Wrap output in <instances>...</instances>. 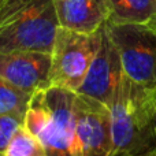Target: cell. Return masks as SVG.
<instances>
[{"label":"cell","mask_w":156,"mask_h":156,"mask_svg":"<svg viewBox=\"0 0 156 156\" xmlns=\"http://www.w3.org/2000/svg\"><path fill=\"white\" fill-rule=\"evenodd\" d=\"M108 107L114 141L111 156H144L156 152L154 92L123 74Z\"/></svg>","instance_id":"obj_1"},{"label":"cell","mask_w":156,"mask_h":156,"mask_svg":"<svg viewBox=\"0 0 156 156\" xmlns=\"http://www.w3.org/2000/svg\"><path fill=\"white\" fill-rule=\"evenodd\" d=\"M76 92L49 86L32 96L23 125L38 137L47 156H82L74 115Z\"/></svg>","instance_id":"obj_2"},{"label":"cell","mask_w":156,"mask_h":156,"mask_svg":"<svg viewBox=\"0 0 156 156\" xmlns=\"http://www.w3.org/2000/svg\"><path fill=\"white\" fill-rule=\"evenodd\" d=\"M59 27L54 0H4L0 5V49L51 54Z\"/></svg>","instance_id":"obj_3"},{"label":"cell","mask_w":156,"mask_h":156,"mask_svg":"<svg viewBox=\"0 0 156 156\" xmlns=\"http://www.w3.org/2000/svg\"><path fill=\"white\" fill-rule=\"evenodd\" d=\"M105 30L121 56L123 73L148 90H156V26L105 22Z\"/></svg>","instance_id":"obj_4"},{"label":"cell","mask_w":156,"mask_h":156,"mask_svg":"<svg viewBox=\"0 0 156 156\" xmlns=\"http://www.w3.org/2000/svg\"><path fill=\"white\" fill-rule=\"evenodd\" d=\"M101 30L100 27L96 33L85 34L58 27L51 51L49 86L77 93L100 47Z\"/></svg>","instance_id":"obj_5"},{"label":"cell","mask_w":156,"mask_h":156,"mask_svg":"<svg viewBox=\"0 0 156 156\" xmlns=\"http://www.w3.org/2000/svg\"><path fill=\"white\" fill-rule=\"evenodd\" d=\"M77 136L82 156H111L114 149L110 107L86 94L74 97Z\"/></svg>","instance_id":"obj_6"},{"label":"cell","mask_w":156,"mask_h":156,"mask_svg":"<svg viewBox=\"0 0 156 156\" xmlns=\"http://www.w3.org/2000/svg\"><path fill=\"white\" fill-rule=\"evenodd\" d=\"M123 74L119 52L111 41L105 26H103L100 47L77 93L86 94L108 105L121 83Z\"/></svg>","instance_id":"obj_7"},{"label":"cell","mask_w":156,"mask_h":156,"mask_svg":"<svg viewBox=\"0 0 156 156\" xmlns=\"http://www.w3.org/2000/svg\"><path fill=\"white\" fill-rule=\"evenodd\" d=\"M49 73L51 54L0 49V77L22 90L34 94L49 88Z\"/></svg>","instance_id":"obj_8"},{"label":"cell","mask_w":156,"mask_h":156,"mask_svg":"<svg viewBox=\"0 0 156 156\" xmlns=\"http://www.w3.org/2000/svg\"><path fill=\"white\" fill-rule=\"evenodd\" d=\"M60 27L92 34L110 18L107 0H54Z\"/></svg>","instance_id":"obj_9"},{"label":"cell","mask_w":156,"mask_h":156,"mask_svg":"<svg viewBox=\"0 0 156 156\" xmlns=\"http://www.w3.org/2000/svg\"><path fill=\"white\" fill-rule=\"evenodd\" d=\"M108 21L114 23H147L156 18V0H107Z\"/></svg>","instance_id":"obj_10"},{"label":"cell","mask_w":156,"mask_h":156,"mask_svg":"<svg viewBox=\"0 0 156 156\" xmlns=\"http://www.w3.org/2000/svg\"><path fill=\"white\" fill-rule=\"evenodd\" d=\"M32 93L19 89L0 77V115L12 112L26 114Z\"/></svg>","instance_id":"obj_11"},{"label":"cell","mask_w":156,"mask_h":156,"mask_svg":"<svg viewBox=\"0 0 156 156\" xmlns=\"http://www.w3.org/2000/svg\"><path fill=\"white\" fill-rule=\"evenodd\" d=\"M3 156H47L45 148L25 125L19 127L16 134L10 141L7 148L3 152Z\"/></svg>","instance_id":"obj_12"},{"label":"cell","mask_w":156,"mask_h":156,"mask_svg":"<svg viewBox=\"0 0 156 156\" xmlns=\"http://www.w3.org/2000/svg\"><path fill=\"white\" fill-rule=\"evenodd\" d=\"M25 122V114L12 112L0 115V154L4 152L10 141L14 138L19 127Z\"/></svg>","instance_id":"obj_13"},{"label":"cell","mask_w":156,"mask_h":156,"mask_svg":"<svg viewBox=\"0 0 156 156\" xmlns=\"http://www.w3.org/2000/svg\"><path fill=\"white\" fill-rule=\"evenodd\" d=\"M154 107H155V125H156V90H154Z\"/></svg>","instance_id":"obj_14"},{"label":"cell","mask_w":156,"mask_h":156,"mask_svg":"<svg viewBox=\"0 0 156 156\" xmlns=\"http://www.w3.org/2000/svg\"><path fill=\"white\" fill-rule=\"evenodd\" d=\"M144 156H156V152H154V154H149V155H144Z\"/></svg>","instance_id":"obj_15"},{"label":"cell","mask_w":156,"mask_h":156,"mask_svg":"<svg viewBox=\"0 0 156 156\" xmlns=\"http://www.w3.org/2000/svg\"><path fill=\"white\" fill-rule=\"evenodd\" d=\"M3 2H4V0H0V5H2V4H3Z\"/></svg>","instance_id":"obj_16"},{"label":"cell","mask_w":156,"mask_h":156,"mask_svg":"<svg viewBox=\"0 0 156 156\" xmlns=\"http://www.w3.org/2000/svg\"><path fill=\"white\" fill-rule=\"evenodd\" d=\"M154 23H155V26H156V18L154 19Z\"/></svg>","instance_id":"obj_17"},{"label":"cell","mask_w":156,"mask_h":156,"mask_svg":"<svg viewBox=\"0 0 156 156\" xmlns=\"http://www.w3.org/2000/svg\"><path fill=\"white\" fill-rule=\"evenodd\" d=\"M0 156H3V154H0Z\"/></svg>","instance_id":"obj_18"}]
</instances>
